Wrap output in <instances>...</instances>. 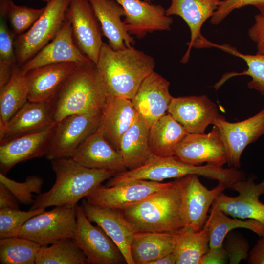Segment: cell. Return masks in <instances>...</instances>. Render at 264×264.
<instances>
[{
	"instance_id": "1",
	"label": "cell",
	"mask_w": 264,
	"mask_h": 264,
	"mask_svg": "<svg viewBox=\"0 0 264 264\" xmlns=\"http://www.w3.org/2000/svg\"><path fill=\"white\" fill-rule=\"evenodd\" d=\"M95 64L106 98L130 100L155 66L153 57L133 46L115 50L104 42Z\"/></svg>"
},
{
	"instance_id": "2",
	"label": "cell",
	"mask_w": 264,
	"mask_h": 264,
	"mask_svg": "<svg viewBox=\"0 0 264 264\" xmlns=\"http://www.w3.org/2000/svg\"><path fill=\"white\" fill-rule=\"evenodd\" d=\"M51 162L55 174V183L48 191L35 197L29 210L50 206L75 207L80 200L117 173L112 170L88 168L71 158Z\"/></svg>"
},
{
	"instance_id": "3",
	"label": "cell",
	"mask_w": 264,
	"mask_h": 264,
	"mask_svg": "<svg viewBox=\"0 0 264 264\" xmlns=\"http://www.w3.org/2000/svg\"><path fill=\"white\" fill-rule=\"evenodd\" d=\"M135 232H178L184 227L180 178L149 197L119 210Z\"/></svg>"
},
{
	"instance_id": "4",
	"label": "cell",
	"mask_w": 264,
	"mask_h": 264,
	"mask_svg": "<svg viewBox=\"0 0 264 264\" xmlns=\"http://www.w3.org/2000/svg\"><path fill=\"white\" fill-rule=\"evenodd\" d=\"M106 101L96 64L90 62L79 66L48 103L57 124L70 115L101 113Z\"/></svg>"
},
{
	"instance_id": "5",
	"label": "cell",
	"mask_w": 264,
	"mask_h": 264,
	"mask_svg": "<svg viewBox=\"0 0 264 264\" xmlns=\"http://www.w3.org/2000/svg\"><path fill=\"white\" fill-rule=\"evenodd\" d=\"M190 175H197L216 180L225 186L234 179L235 173L231 168H224L206 164L195 166L186 163L176 155H154L147 162L137 168L117 173L107 182L106 187L137 180L160 182L172 178H180Z\"/></svg>"
},
{
	"instance_id": "6",
	"label": "cell",
	"mask_w": 264,
	"mask_h": 264,
	"mask_svg": "<svg viewBox=\"0 0 264 264\" xmlns=\"http://www.w3.org/2000/svg\"><path fill=\"white\" fill-rule=\"evenodd\" d=\"M70 0H52L34 24L23 34L15 37L17 65L21 66L55 37L66 19Z\"/></svg>"
},
{
	"instance_id": "7",
	"label": "cell",
	"mask_w": 264,
	"mask_h": 264,
	"mask_svg": "<svg viewBox=\"0 0 264 264\" xmlns=\"http://www.w3.org/2000/svg\"><path fill=\"white\" fill-rule=\"evenodd\" d=\"M76 206H55L32 217L23 225L18 237L41 245L51 244L64 239H73L77 227Z\"/></svg>"
},
{
	"instance_id": "8",
	"label": "cell",
	"mask_w": 264,
	"mask_h": 264,
	"mask_svg": "<svg viewBox=\"0 0 264 264\" xmlns=\"http://www.w3.org/2000/svg\"><path fill=\"white\" fill-rule=\"evenodd\" d=\"M76 208L77 227L73 239L85 254L88 264H120L125 262L118 246L103 229L92 224L82 206L77 204Z\"/></svg>"
},
{
	"instance_id": "9",
	"label": "cell",
	"mask_w": 264,
	"mask_h": 264,
	"mask_svg": "<svg viewBox=\"0 0 264 264\" xmlns=\"http://www.w3.org/2000/svg\"><path fill=\"white\" fill-rule=\"evenodd\" d=\"M101 115L75 114L63 118L56 124L46 158L51 161L72 158L80 145L99 126Z\"/></svg>"
},
{
	"instance_id": "10",
	"label": "cell",
	"mask_w": 264,
	"mask_h": 264,
	"mask_svg": "<svg viewBox=\"0 0 264 264\" xmlns=\"http://www.w3.org/2000/svg\"><path fill=\"white\" fill-rule=\"evenodd\" d=\"M56 124L0 142V172L6 175L18 163L45 156L49 151Z\"/></svg>"
},
{
	"instance_id": "11",
	"label": "cell",
	"mask_w": 264,
	"mask_h": 264,
	"mask_svg": "<svg viewBox=\"0 0 264 264\" xmlns=\"http://www.w3.org/2000/svg\"><path fill=\"white\" fill-rule=\"evenodd\" d=\"M66 18L70 23L77 46L96 64L104 43L103 33L89 0H70Z\"/></svg>"
},
{
	"instance_id": "12",
	"label": "cell",
	"mask_w": 264,
	"mask_h": 264,
	"mask_svg": "<svg viewBox=\"0 0 264 264\" xmlns=\"http://www.w3.org/2000/svg\"><path fill=\"white\" fill-rule=\"evenodd\" d=\"M184 228L194 231L202 229L209 209L217 197L226 188L220 182L211 189L199 180L198 176L190 175L180 178Z\"/></svg>"
},
{
	"instance_id": "13",
	"label": "cell",
	"mask_w": 264,
	"mask_h": 264,
	"mask_svg": "<svg viewBox=\"0 0 264 264\" xmlns=\"http://www.w3.org/2000/svg\"><path fill=\"white\" fill-rule=\"evenodd\" d=\"M255 179V176H251L234 183L229 189L238 195L231 197L222 192L213 204L233 218L255 220L264 224V203L259 199L264 194V179L258 183Z\"/></svg>"
},
{
	"instance_id": "14",
	"label": "cell",
	"mask_w": 264,
	"mask_h": 264,
	"mask_svg": "<svg viewBox=\"0 0 264 264\" xmlns=\"http://www.w3.org/2000/svg\"><path fill=\"white\" fill-rule=\"evenodd\" d=\"M214 125L224 144L228 166L239 169L245 148L264 135V106L255 115L237 122H230L220 115Z\"/></svg>"
},
{
	"instance_id": "15",
	"label": "cell",
	"mask_w": 264,
	"mask_h": 264,
	"mask_svg": "<svg viewBox=\"0 0 264 264\" xmlns=\"http://www.w3.org/2000/svg\"><path fill=\"white\" fill-rule=\"evenodd\" d=\"M171 4L166 9L169 16L181 17L188 26L190 40L187 43L188 48L180 62L187 63L192 48L202 49L213 47L214 43L205 38L201 29L204 23L211 18L220 5L221 0H170Z\"/></svg>"
},
{
	"instance_id": "16",
	"label": "cell",
	"mask_w": 264,
	"mask_h": 264,
	"mask_svg": "<svg viewBox=\"0 0 264 264\" xmlns=\"http://www.w3.org/2000/svg\"><path fill=\"white\" fill-rule=\"evenodd\" d=\"M169 183L137 180L110 187L101 184L86 198L93 205L120 210L142 201Z\"/></svg>"
},
{
	"instance_id": "17",
	"label": "cell",
	"mask_w": 264,
	"mask_h": 264,
	"mask_svg": "<svg viewBox=\"0 0 264 264\" xmlns=\"http://www.w3.org/2000/svg\"><path fill=\"white\" fill-rule=\"evenodd\" d=\"M167 113L189 133H204L220 115L216 104L204 95L173 97Z\"/></svg>"
},
{
	"instance_id": "18",
	"label": "cell",
	"mask_w": 264,
	"mask_h": 264,
	"mask_svg": "<svg viewBox=\"0 0 264 264\" xmlns=\"http://www.w3.org/2000/svg\"><path fill=\"white\" fill-rule=\"evenodd\" d=\"M176 156L195 166L206 163L222 167L227 162L224 144L215 125L208 133H189L177 149Z\"/></svg>"
},
{
	"instance_id": "19",
	"label": "cell",
	"mask_w": 264,
	"mask_h": 264,
	"mask_svg": "<svg viewBox=\"0 0 264 264\" xmlns=\"http://www.w3.org/2000/svg\"><path fill=\"white\" fill-rule=\"evenodd\" d=\"M125 11L123 20L128 33L138 39L156 31H170L173 23L171 16L160 4L144 0H115Z\"/></svg>"
},
{
	"instance_id": "20",
	"label": "cell",
	"mask_w": 264,
	"mask_h": 264,
	"mask_svg": "<svg viewBox=\"0 0 264 264\" xmlns=\"http://www.w3.org/2000/svg\"><path fill=\"white\" fill-rule=\"evenodd\" d=\"M82 207L88 220L100 226L121 251L128 264H134L131 247L135 234L132 224L117 209L100 207L83 199Z\"/></svg>"
},
{
	"instance_id": "21",
	"label": "cell",
	"mask_w": 264,
	"mask_h": 264,
	"mask_svg": "<svg viewBox=\"0 0 264 264\" xmlns=\"http://www.w3.org/2000/svg\"><path fill=\"white\" fill-rule=\"evenodd\" d=\"M169 86L170 82L154 71L143 81L131 100L149 129L168 111L173 98Z\"/></svg>"
},
{
	"instance_id": "22",
	"label": "cell",
	"mask_w": 264,
	"mask_h": 264,
	"mask_svg": "<svg viewBox=\"0 0 264 264\" xmlns=\"http://www.w3.org/2000/svg\"><path fill=\"white\" fill-rule=\"evenodd\" d=\"M90 62L75 44L70 23L66 18L53 40L20 67L26 72L49 64L74 63L82 65Z\"/></svg>"
},
{
	"instance_id": "23",
	"label": "cell",
	"mask_w": 264,
	"mask_h": 264,
	"mask_svg": "<svg viewBox=\"0 0 264 264\" xmlns=\"http://www.w3.org/2000/svg\"><path fill=\"white\" fill-rule=\"evenodd\" d=\"M71 158L89 168L112 170L117 173L127 169L120 152L106 139L99 125L80 145Z\"/></svg>"
},
{
	"instance_id": "24",
	"label": "cell",
	"mask_w": 264,
	"mask_h": 264,
	"mask_svg": "<svg viewBox=\"0 0 264 264\" xmlns=\"http://www.w3.org/2000/svg\"><path fill=\"white\" fill-rule=\"evenodd\" d=\"M80 66L74 63L52 64L26 72L28 101L48 102Z\"/></svg>"
},
{
	"instance_id": "25",
	"label": "cell",
	"mask_w": 264,
	"mask_h": 264,
	"mask_svg": "<svg viewBox=\"0 0 264 264\" xmlns=\"http://www.w3.org/2000/svg\"><path fill=\"white\" fill-rule=\"evenodd\" d=\"M139 116L131 100L108 97L101 113L99 126L106 139L118 150L122 136Z\"/></svg>"
},
{
	"instance_id": "26",
	"label": "cell",
	"mask_w": 264,
	"mask_h": 264,
	"mask_svg": "<svg viewBox=\"0 0 264 264\" xmlns=\"http://www.w3.org/2000/svg\"><path fill=\"white\" fill-rule=\"evenodd\" d=\"M109 45L115 50L130 47L135 44L122 20L125 17L123 7L115 0H89Z\"/></svg>"
},
{
	"instance_id": "27",
	"label": "cell",
	"mask_w": 264,
	"mask_h": 264,
	"mask_svg": "<svg viewBox=\"0 0 264 264\" xmlns=\"http://www.w3.org/2000/svg\"><path fill=\"white\" fill-rule=\"evenodd\" d=\"M178 232L135 233L131 247L134 264H150L153 261L172 253Z\"/></svg>"
},
{
	"instance_id": "28",
	"label": "cell",
	"mask_w": 264,
	"mask_h": 264,
	"mask_svg": "<svg viewBox=\"0 0 264 264\" xmlns=\"http://www.w3.org/2000/svg\"><path fill=\"white\" fill-rule=\"evenodd\" d=\"M189 133L168 113L155 122L149 130L150 150L155 156L176 155L177 149Z\"/></svg>"
},
{
	"instance_id": "29",
	"label": "cell",
	"mask_w": 264,
	"mask_h": 264,
	"mask_svg": "<svg viewBox=\"0 0 264 264\" xmlns=\"http://www.w3.org/2000/svg\"><path fill=\"white\" fill-rule=\"evenodd\" d=\"M149 130L139 116L122 136L118 150L127 169L132 170L140 167L154 156L149 145Z\"/></svg>"
},
{
	"instance_id": "30",
	"label": "cell",
	"mask_w": 264,
	"mask_h": 264,
	"mask_svg": "<svg viewBox=\"0 0 264 264\" xmlns=\"http://www.w3.org/2000/svg\"><path fill=\"white\" fill-rule=\"evenodd\" d=\"M56 124L52 119L48 102L28 101L10 119L0 142Z\"/></svg>"
},
{
	"instance_id": "31",
	"label": "cell",
	"mask_w": 264,
	"mask_h": 264,
	"mask_svg": "<svg viewBox=\"0 0 264 264\" xmlns=\"http://www.w3.org/2000/svg\"><path fill=\"white\" fill-rule=\"evenodd\" d=\"M26 72L17 66L10 80L0 89V140L10 119L28 101Z\"/></svg>"
},
{
	"instance_id": "32",
	"label": "cell",
	"mask_w": 264,
	"mask_h": 264,
	"mask_svg": "<svg viewBox=\"0 0 264 264\" xmlns=\"http://www.w3.org/2000/svg\"><path fill=\"white\" fill-rule=\"evenodd\" d=\"M206 222L209 228V247L211 248L223 246L227 235L236 228L249 229L260 237L264 235V224L261 222L252 219L230 218L213 204Z\"/></svg>"
},
{
	"instance_id": "33",
	"label": "cell",
	"mask_w": 264,
	"mask_h": 264,
	"mask_svg": "<svg viewBox=\"0 0 264 264\" xmlns=\"http://www.w3.org/2000/svg\"><path fill=\"white\" fill-rule=\"evenodd\" d=\"M209 232L206 222L202 229L183 228L178 232L174 253L176 264H200L209 249Z\"/></svg>"
},
{
	"instance_id": "34",
	"label": "cell",
	"mask_w": 264,
	"mask_h": 264,
	"mask_svg": "<svg viewBox=\"0 0 264 264\" xmlns=\"http://www.w3.org/2000/svg\"><path fill=\"white\" fill-rule=\"evenodd\" d=\"M87 257L72 238L57 241L50 246L42 245L35 264H86Z\"/></svg>"
},
{
	"instance_id": "35",
	"label": "cell",
	"mask_w": 264,
	"mask_h": 264,
	"mask_svg": "<svg viewBox=\"0 0 264 264\" xmlns=\"http://www.w3.org/2000/svg\"><path fill=\"white\" fill-rule=\"evenodd\" d=\"M215 47L243 60L247 69L242 72H230L224 74L214 88L217 89L228 79L237 76H250L251 80L247 84L249 89H254L264 95V53L255 55L244 54L239 52L235 48L228 44H215Z\"/></svg>"
},
{
	"instance_id": "36",
	"label": "cell",
	"mask_w": 264,
	"mask_h": 264,
	"mask_svg": "<svg viewBox=\"0 0 264 264\" xmlns=\"http://www.w3.org/2000/svg\"><path fill=\"white\" fill-rule=\"evenodd\" d=\"M41 246L30 240L20 237L0 239V263L35 264Z\"/></svg>"
},
{
	"instance_id": "37",
	"label": "cell",
	"mask_w": 264,
	"mask_h": 264,
	"mask_svg": "<svg viewBox=\"0 0 264 264\" xmlns=\"http://www.w3.org/2000/svg\"><path fill=\"white\" fill-rule=\"evenodd\" d=\"M7 21L0 18V89L10 80L18 66L14 47L15 36Z\"/></svg>"
},
{
	"instance_id": "38",
	"label": "cell",
	"mask_w": 264,
	"mask_h": 264,
	"mask_svg": "<svg viewBox=\"0 0 264 264\" xmlns=\"http://www.w3.org/2000/svg\"><path fill=\"white\" fill-rule=\"evenodd\" d=\"M45 209L39 208L27 211L19 209H0V239L18 237L23 225L30 218Z\"/></svg>"
},
{
	"instance_id": "39",
	"label": "cell",
	"mask_w": 264,
	"mask_h": 264,
	"mask_svg": "<svg viewBox=\"0 0 264 264\" xmlns=\"http://www.w3.org/2000/svg\"><path fill=\"white\" fill-rule=\"evenodd\" d=\"M0 182L12 193L20 204L28 205H32L34 201L33 193H42L44 180L39 176L32 175L27 176L24 182H17L0 172Z\"/></svg>"
},
{
	"instance_id": "40",
	"label": "cell",
	"mask_w": 264,
	"mask_h": 264,
	"mask_svg": "<svg viewBox=\"0 0 264 264\" xmlns=\"http://www.w3.org/2000/svg\"><path fill=\"white\" fill-rule=\"evenodd\" d=\"M44 10V7L34 8L18 5L12 1L9 8L7 20L15 37L29 30L41 17Z\"/></svg>"
},
{
	"instance_id": "41",
	"label": "cell",
	"mask_w": 264,
	"mask_h": 264,
	"mask_svg": "<svg viewBox=\"0 0 264 264\" xmlns=\"http://www.w3.org/2000/svg\"><path fill=\"white\" fill-rule=\"evenodd\" d=\"M228 257V264H238L247 259L249 244L247 240L238 234H230L226 236L223 243Z\"/></svg>"
},
{
	"instance_id": "42",
	"label": "cell",
	"mask_w": 264,
	"mask_h": 264,
	"mask_svg": "<svg viewBox=\"0 0 264 264\" xmlns=\"http://www.w3.org/2000/svg\"><path fill=\"white\" fill-rule=\"evenodd\" d=\"M247 5L256 7L264 15V0H223L210 18V23L218 25L233 10Z\"/></svg>"
},
{
	"instance_id": "43",
	"label": "cell",
	"mask_w": 264,
	"mask_h": 264,
	"mask_svg": "<svg viewBox=\"0 0 264 264\" xmlns=\"http://www.w3.org/2000/svg\"><path fill=\"white\" fill-rule=\"evenodd\" d=\"M255 22L249 29V38L256 44L258 54L264 53V15L255 16Z\"/></svg>"
},
{
	"instance_id": "44",
	"label": "cell",
	"mask_w": 264,
	"mask_h": 264,
	"mask_svg": "<svg viewBox=\"0 0 264 264\" xmlns=\"http://www.w3.org/2000/svg\"><path fill=\"white\" fill-rule=\"evenodd\" d=\"M226 263H228V260L223 246L215 248H209L200 262V264Z\"/></svg>"
},
{
	"instance_id": "45",
	"label": "cell",
	"mask_w": 264,
	"mask_h": 264,
	"mask_svg": "<svg viewBox=\"0 0 264 264\" xmlns=\"http://www.w3.org/2000/svg\"><path fill=\"white\" fill-rule=\"evenodd\" d=\"M19 204L12 193L0 182V209H19Z\"/></svg>"
},
{
	"instance_id": "46",
	"label": "cell",
	"mask_w": 264,
	"mask_h": 264,
	"mask_svg": "<svg viewBox=\"0 0 264 264\" xmlns=\"http://www.w3.org/2000/svg\"><path fill=\"white\" fill-rule=\"evenodd\" d=\"M260 237L249 251L247 259L249 264H264V235Z\"/></svg>"
},
{
	"instance_id": "47",
	"label": "cell",
	"mask_w": 264,
	"mask_h": 264,
	"mask_svg": "<svg viewBox=\"0 0 264 264\" xmlns=\"http://www.w3.org/2000/svg\"><path fill=\"white\" fill-rule=\"evenodd\" d=\"M176 257L174 252L154 260L150 264H175Z\"/></svg>"
},
{
	"instance_id": "48",
	"label": "cell",
	"mask_w": 264,
	"mask_h": 264,
	"mask_svg": "<svg viewBox=\"0 0 264 264\" xmlns=\"http://www.w3.org/2000/svg\"><path fill=\"white\" fill-rule=\"evenodd\" d=\"M12 1V0H0V18L7 20L8 10Z\"/></svg>"
},
{
	"instance_id": "49",
	"label": "cell",
	"mask_w": 264,
	"mask_h": 264,
	"mask_svg": "<svg viewBox=\"0 0 264 264\" xmlns=\"http://www.w3.org/2000/svg\"><path fill=\"white\" fill-rule=\"evenodd\" d=\"M40 0V1H41L42 2H45V3H47L52 0Z\"/></svg>"
},
{
	"instance_id": "50",
	"label": "cell",
	"mask_w": 264,
	"mask_h": 264,
	"mask_svg": "<svg viewBox=\"0 0 264 264\" xmlns=\"http://www.w3.org/2000/svg\"><path fill=\"white\" fill-rule=\"evenodd\" d=\"M144 0L148 1L149 2H151V0Z\"/></svg>"
}]
</instances>
